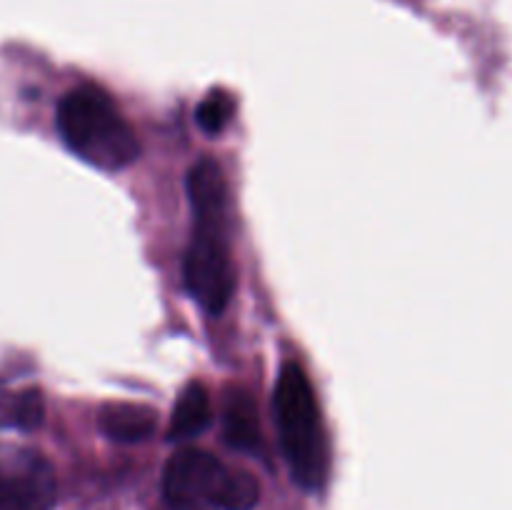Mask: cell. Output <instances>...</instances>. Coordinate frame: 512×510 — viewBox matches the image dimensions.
Returning <instances> with one entry per match:
<instances>
[{
	"mask_svg": "<svg viewBox=\"0 0 512 510\" xmlns=\"http://www.w3.org/2000/svg\"><path fill=\"white\" fill-rule=\"evenodd\" d=\"M98 425L110 440L140 443L155 433L158 413L143 403H108L100 408Z\"/></svg>",
	"mask_w": 512,
	"mask_h": 510,
	"instance_id": "ba28073f",
	"label": "cell"
},
{
	"mask_svg": "<svg viewBox=\"0 0 512 510\" xmlns=\"http://www.w3.org/2000/svg\"><path fill=\"white\" fill-rule=\"evenodd\" d=\"M280 448L295 483L305 490H323L330 473V445L323 413L300 363L280 368L273 393Z\"/></svg>",
	"mask_w": 512,
	"mask_h": 510,
	"instance_id": "6da1fadb",
	"label": "cell"
},
{
	"mask_svg": "<svg viewBox=\"0 0 512 510\" xmlns=\"http://www.w3.org/2000/svg\"><path fill=\"white\" fill-rule=\"evenodd\" d=\"M223 435L233 450L248 455L263 453V433H260L258 405L253 395L243 388L228 390L223 403Z\"/></svg>",
	"mask_w": 512,
	"mask_h": 510,
	"instance_id": "52a82bcc",
	"label": "cell"
},
{
	"mask_svg": "<svg viewBox=\"0 0 512 510\" xmlns=\"http://www.w3.org/2000/svg\"><path fill=\"white\" fill-rule=\"evenodd\" d=\"M5 415H8V423L15 425L20 430H33L43 423L45 415V403L40 390L28 388L15 393L13 398L5 405Z\"/></svg>",
	"mask_w": 512,
	"mask_h": 510,
	"instance_id": "8fae6325",
	"label": "cell"
},
{
	"mask_svg": "<svg viewBox=\"0 0 512 510\" xmlns=\"http://www.w3.org/2000/svg\"><path fill=\"white\" fill-rule=\"evenodd\" d=\"M163 495L173 510H253L260 485L248 470L228 468L198 448H183L163 470Z\"/></svg>",
	"mask_w": 512,
	"mask_h": 510,
	"instance_id": "3957f363",
	"label": "cell"
},
{
	"mask_svg": "<svg viewBox=\"0 0 512 510\" xmlns=\"http://www.w3.org/2000/svg\"><path fill=\"white\" fill-rule=\"evenodd\" d=\"M235 113V100L228 90H210L200 105L195 108V120H198L200 128L210 135H218L228 128V123L233 120Z\"/></svg>",
	"mask_w": 512,
	"mask_h": 510,
	"instance_id": "30bf717a",
	"label": "cell"
},
{
	"mask_svg": "<svg viewBox=\"0 0 512 510\" xmlns=\"http://www.w3.org/2000/svg\"><path fill=\"white\" fill-rule=\"evenodd\" d=\"M213 420V405H210V395L203 383H190L188 388L180 393L178 403L173 408V418H170L168 438L170 440H190L198 438Z\"/></svg>",
	"mask_w": 512,
	"mask_h": 510,
	"instance_id": "9c48e42d",
	"label": "cell"
},
{
	"mask_svg": "<svg viewBox=\"0 0 512 510\" xmlns=\"http://www.w3.org/2000/svg\"><path fill=\"white\" fill-rule=\"evenodd\" d=\"M58 133L80 160L100 170H123L140 155L135 130L98 85H78L58 103Z\"/></svg>",
	"mask_w": 512,
	"mask_h": 510,
	"instance_id": "7a4b0ae2",
	"label": "cell"
},
{
	"mask_svg": "<svg viewBox=\"0 0 512 510\" xmlns=\"http://www.w3.org/2000/svg\"><path fill=\"white\" fill-rule=\"evenodd\" d=\"M183 278L188 293L210 315L228 308L235 293V268L230 258L228 235L220 225H195L183 263Z\"/></svg>",
	"mask_w": 512,
	"mask_h": 510,
	"instance_id": "277c9868",
	"label": "cell"
},
{
	"mask_svg": "<svg viewBox=\"0 0 512 510\" xmlns=\"http://www.w3.org/2000/svg\"><path fill=\"white\" fill-rule=\"evenodd\" d=\"M228 180L213 160H200L188 173V198L193 205L195 225H223L228 228L230 205Z\"/></svg>",
	"mask_w": 512,
	"mask_h": 510,
	"instance_id": "8992f818",
	"label": "cell"
},
{
	"mask_svg": "<svg viewBox=\"0 0 512 510\" xmlns=\"http://www.w3.org/2000/svg\"><path fill=\"white\" fill-rule=\"evenodd\" d=\"M55 470L28 448H0V510H53Z\"/></svg>",
	"mask_w": 512,
	"mask_h": 510,
	"instance_id": "5b68a950",
	"label": "cell"
}]
</instances>
